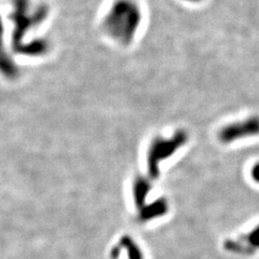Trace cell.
Listing matches in <instances>:
<instances>
[{
    "mask_svg": "<svg viewBox=\"0 0 259 259\" xmlns=\"http://www.w3.org/2000/svg\"><path fill=\"white\" fill-rule=\"evenodd\" d=\"M188 135L183 130L177 131L168 139L157 137L153 140L148 150L147 166L148 175L150 178H157L159 176V163L164 159L171 157L182 146L187 143Z\"/></svg>",
    "mask_w": 259,
    "mask_h": 259,
    "instance_id": "obj_2",
    "label": "cell"
},
{
    "mask_svg": "<svg viewBox=\"0 0 259 259\" xmlns=\"http://www.w3.org/2000/svg\"><path fill=\"white\" fill-rule=\"evenodd\" d=\"M142 11L135 0H116L103 22L106 34L119 45H131L140 28Z\"/></svg>",
    "mask_w": 259,
    "mask_h": 259,
    "instance_id": "obj_1",
    "label": "cell"
},
{
    "mask_svg": "<svg viewBox=\"0 0 259 259\" xmlns=\"http://www.w3.org/2000/svg\"><path fill=\"white\" fill-rule=\"evenodd\" d=\"M167 210L166 201L163 199H160L156 202H152L151 204L147 206H143L141 208L140 213V221L142 222H148L153 220V218L160 217L164 215Z\"/></svg>",
    "mask_w": 259,
    "mask_h": 259,
    "instance_id": "obj_4",
    "label": "cell"
},
{
    "mask_svg": "<svg viewBox=\"0 0 259 259\" xmlns=\"http://www.w3.org/2000/svg\"><path fill=\"white\" fill-rule=\"evenodd\" d=\"M257 134H259V117L254 116L224 126L220 132V140L223 143H231Z\"/></svg>",
    "mask_w": 259,
    "mask_h": 259,
    "instance_id": "obj_3",
    "label": "cell"
},
{
    "mask_svg": "<svg viewBox=\"0 0 259 259\" xmlns=\"http://www.w3.org/2000/svg\"><path fill=\"white\" fill-rule=\"evenodd\" d=\"M120 246L125 248L128 259H144L140 247L131 238L123 237L120 241Z\"/></svg>",
    "mask_w": 259,
    "mask_h": 259,
    "instance_id": "obj_6",
    "label": "cell"
},
{
    "mask_svg": "<svg viewBox=\"0 0 259 259\" xmlns=\"http://www.w3.org/2000/svg\"><path fill=\"white\" fill-rule=\"evenodd\" d=\"M150 190V183L145 180L143 177H139L135 180L134 183V188H133V193H134V201L137 208H142L145 203V199L148 196Z\"/></svg>",
    "mask_w": 259,
    "mask_h": 259,
    "instance_id": "obj_5",
    "label": "cell"
},
{
    "mask_svg": "<svg viewBox=\"0 0 259 259\" xmlns=\"http://www.w3.org/2000/svg\"><path fill=\"white\" fill-rule=\"evenodd\" d=\"M252 175L254 180L259 183V163H257L254 167H253V171H252Z\"/></svg>",
    "mask_w": 259,
    "mask_h": 259,
    "instance_id": "obj_7",
    "label": "cell"
},
{
    "mask_svg": "<svg viewBox=\"0 0 259 259\" xmlns=\"http://www.w3.org/2000/svg\"><path fill=\"white\" fill-rule=\"evenodd\" d=\"M186 2H190V3H198L200 0H186Z\"/></svg>",
    "mask_w": 259,
    "mask_h": 259,
    "instance_id": "obj_8",
    "label": "cell"
}]
</instances>
